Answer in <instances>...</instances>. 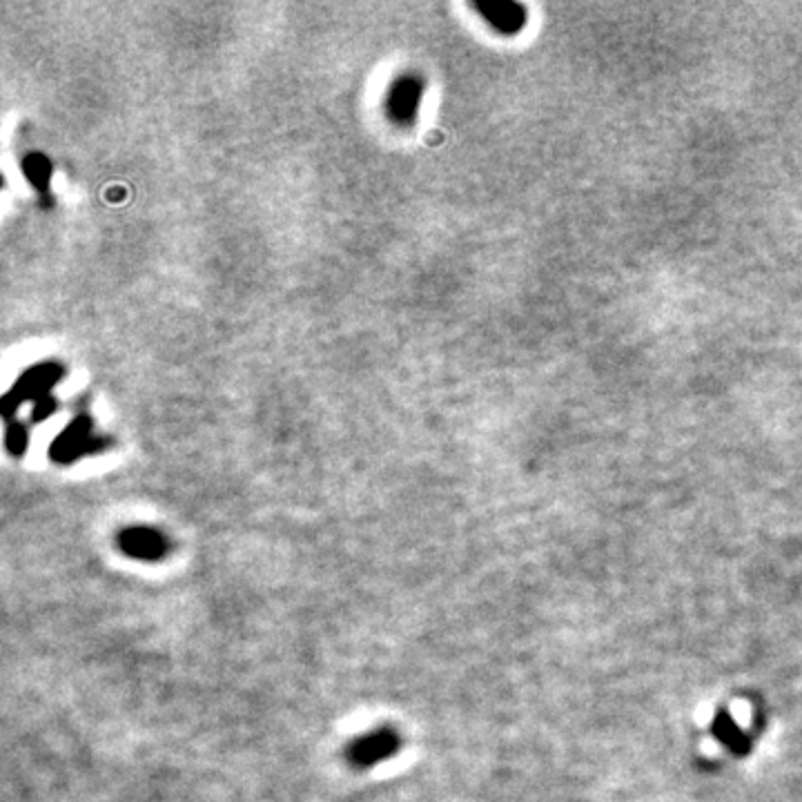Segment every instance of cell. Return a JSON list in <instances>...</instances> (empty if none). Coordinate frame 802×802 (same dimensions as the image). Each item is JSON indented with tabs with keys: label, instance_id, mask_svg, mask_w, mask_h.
I'll use <instances>...</instances> for the list:
<instances>
[{
	"label": "cell",
	"instance_id": "1",
	"mask_svg": "<svg viewBox=\"0 0 802 802\" xmlns=\"http://www.w3.org/2000/svg\"><path fill=\"white\" fill-rule=\"evenodd\" d=\"M397 749H399L397 733L390 729H377L373 733H368V736L352 742L348 756L352 760V765L370 767L390 756H395Z\"/></svg>",
	"mask_w": 802,
	"mask_h": 802
},
{
	"label": "cell",
	"instance_id": "2",
	"mask_svg": "<svg viewBox=\"0 0 802 802\" xmlns=\"http://www.w3.org/2000/svg\"><path fill=\"white\" fill-rule=\"evenodd\" d=\"M119 544L123 553L145 562L161 560V557L168 555L170 549V544L165 540L163 533L154 531V528H141V526L123 531L119 537Z\"/></svg>",
	"mask_w": 802,
	"mask_h": 802
},
{
	"label": "cell",
	"instance_id": "3",
	"mask_svg": "<svg viewBox=\"0 0 802 802\" xmlns=\"http://www.w3.org/2000/svg\"><path fill=\"white\" fill-rule=\"evenodd\" d=\"M477 12L482 14L484 21L493 29L502 34H515L520 32L526 23V9L520 3H482L477 5Z\"/></svg>",
	"mask_w": 802,
	"mask_h": 802
}]
</instances>
